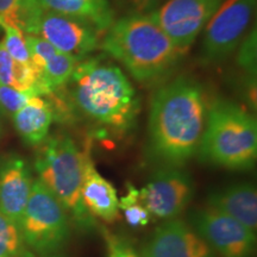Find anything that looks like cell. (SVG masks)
Returning a JSON list of instances; mask_svg holds the SVG:
<instances>
[{"label": "cell", "instance_id": "17", "mask_svg": "<svg viewBox=\"0 0 257 257\" xmlns=\"http://www.w3.org/2000/svg\"><path fill=\"white\" fill-rule=\"evenodd\" d=\"M54 112L49 100L35 95L14 114V124L19 136L29 146H41L48 138Z\"/></svg>", "mask_w": 257, "mask_h": 257}, {"label": "cell", "instance_id": "5", "mask_svg": "<svg viewBox=\"0 0 257 257\" xmlns=\"http://www.w3.org/2000/svg\"><path fill=\"white\" fill-rule=\"evenodd\" d=\"M85 156L86 152L70 137H49L41 144L35 168L38 180L55 195L73 223L80 230L92 232L96 221L81 197Z\"/></svg>", "mask_w": 257, "mask_h": 257}, {"label": "cell", "instance_id": "14", "mask_svg": "<svg viewBox=\"0 0 257 257\" xmlns=\"http://www.w3.org/2000/svg\"><path fill=\"white\" fill-rule=\"evenodd\" d=\"M82 201L93 217L112 223L119 217V198L110 181L98 173L86 150L81 188Z\"/></svg>", "mask_w": 257, "mask_h": 257}, {"label": "cell", "instance_id": "4", "mask_svg": "<svg viewBox=\"0 0 257 257\" xmlns=\"http://www.w3.org/2000/svg\"><path fill=\"white\" fill-rule=\"evenodd\" d=\"M197 155L207 165L231 170L251 169L257 157L255 117L236 102L214 100L208 105Z\"/></svg>", "mask_w": 257, "mask_h": 257}, {"label": "cell", "instance_id": "26", "mask_svg": "<svg viewBox=\"0 0 257 257\" xmlns=\"http://www.w3.org/2000/svg\"><path fill=\"white\" fill-rule=\"evenodd\" d=\"M106 242H107V257H141L136 249L126 239L119 236L107 234Z\"/></svg>", "mask_w": 257, "mask_h": 257}, {"label": "cell", "instance_id": "27", "mask_svg": "<svg viewBox=\"0 0 257 257\" xmlns=\"http://www.w3.org/2000/svg\"><path fill=\"white\" fill-rule=\"evenodd\" d=\"M124 5L131 9V12L147 14V11H153V9L160 4L162 0H119Z\"/></svg>", "mask_w": 257, "mask_h": 257}, {"label": "cell", "instance_id": "2", "mask_svg": "<svg viewBox=\"0 0 257 257\" xmlns=\"http://www.w3.org/2000/svg\"><path fill=\"white\" fill-rule=\"evenodd\" d=\"M74 106L89 120L112 133H128L141 100L126 75L105 57H85L67 83Z\"/></svg>", "mask_w": 257, "mask_h": 257}, {"label": "cell", "instance_id": "21", "mask_svg": "<svg viewBox=\"0 0 257 257\" xmlns=\"http://www.w3.org/2000/svg\"><path fill=\"white\" fill-rule=\"evenodd\" d=\"M126 194L119 199V210L124 212L126 223L131 227H144L150 223L152 214L144 207L140 198V189L126 185Z\"/></svg>", "mask_w": 257, "mask_h": 257}, {"label": "cell", "instance_id": "8", "mask_svg": "<svg viewBox=\"0 0 257 257\" xmlns=\"http://www.w3.org/2000/svg\"><path fill=\"white\" fill-rule=\"evenodd\" d=\"M25 35L43 38L60 53L78 59L88 57L100 46V35L88 24L41 5L28 25Z\"/></svg>", "mask_w": 257, "mask_h": 257}, {"label": "cell", "instance_id": "15", "mask_svg": "<svg viewBox=\"0 0 257 257\" xmlns=\"http://www.w3.org/2000/svg\"><path fill=\"white\" fill-rule=\"evenodd\" d=\"M207 205L238 220L255 232L257 226V191L250 182H239L211 193Z\"/></svg>", "mask_w": 257, "mask_h": 257}, {"label": "cell", "instance_id": "22", "mask_svg": "<svg viewBox=\"0 0 257 257\" xmlns=\"http://www.w3.org/2000/svg\"><path fill=\"white\" fill-rule=\"evenodd\" d=\"M23 243L19 227L0 212V257H30Z\"/></svg>", "mask_w": 257, "mask_h": 257}, {"label": "cell", "instance_id": "28", "mask_svg": "<svg viewBox=\"0 0 257 257\" xmlns=\"http://www.w3.org/2000/svg\"><path fill=\"white\" fill-rule=\"evenodd\" d=\"M43 257H64L62 255H56V253H50V255H44Z\"/></svg>", "mask_w": 257, "mask_h": 257}, {"label": "cell", "instance_id": "1", "mask_svg": "<svg viewBox=\"0 0 257 257\" xmlns=\"http://www.w3.org/2000/svg\"><path fill=\"white\" fill-rule=\"evenodd\" d=\"M208 104L200 83L180 76L161 86L150 104L148 155L160 166L184 167L197 155Z\"/></svg>", "mask_w": 257, "mask_h": 257}, {"label": "cell", "instance_id": "9", "mask_svg": "<svg viewBox=\"0 0 257 257\" xmlns=\"http://www.w3.org/2000/svg\"><path fill=\"white\" fill-rule=\"evenodd\" d=\"M194 194V182L182 167L160 166L140 189V198L152 216L170 220L184 212Z\"/></svg>", "mask_w": 257, "mask_h": 257}, {"label": "cell", "instance_id": "6", "mask_svg": "<svg viewBox=\"0 0 257 257\" xmlns=\"http://www.w3.org/2000/svg\"><path fill=\"white\" fill-rule=\"evenodd\" d=\"M19 230L24 243L42 255L59 251L68 242V214L55 195L40 180L32 184Z\"/></svg>", "mask_w": 257, "mask_h": 257}, {"label": "cell", "instance_id": "19", "mask_svg": "<svg viewBox=\"0 0 257 257\" xmlns=\"http://www.w3.org/2000/svg\"><path fill=\"white\" fill-rule=\"evenodd\" d=\"M0 83L21 92H34L41 96L37 70L35 66L12 59L0 42Z\"/></svg>", "mask_w": 257, "mask_h": 257}, {"label": "cell", "instance_id": "23", "mask_svg": "<svg viewBox=\"0 0 257 257\" xmlns=\"http://www.w3.org/2000/svg\"><path fill=\"white\" fill-rule=\"evenodd\" d=\"M0 28L5 32L3 44H4L5 49L8 50L10 56L12 59H15L17 62L34 66L31 62V57L30 53H29L27 42H25L24 32H22L19 29L11 27V25L6 24L2 21H0Z\"/></svg>", "mask_w": 257, "mask_h": 257}, {"label": "cell", "instance_id": "18", "mask_svg": "<svg viewBox=\"0 0 257 257\" xmlns=\"http://www.w3.org/2000/svg\"><path fill=\"white\" fill-rule=\"evenodd\" d=\"M83 59H78L57 51L37 69L41 96L61 91L67 86L74 70Z\"/></svg>", "mask_w": 257, "mask_h": 257}, {"label": "cell", "instance_id": "24", "mask_svg": "<svg viewBox=\"0 0 257 257\" xmlns=\"http://www.w3.org/2000/svg\"><path fill=\"white\" fill-rule=\"evenodd\" d=\"M256 29H253L248 34L244 40L240 42V48L237 56V62L242 68L250 76V79L255 81L256 79Z\"/></svg>", "mask_w": 257, "mask_h": 257}, {"label": "cell", "instance_id": "7", "mask_svg": "<svg viewBox=\"0 0 257 257\" xmlns=\"http://www.w3.org/2000/svg\"><path fill=\"white\" fill-rule=\"evenodd\" d=\"M257 0H224L205 27L200 60L218 64L229 57L243 40L255 14Z\"/></svg>", "mask_w": 257, "mask_h": 257}, {"label": "cell", "instance_id": "12", "mask_svg": "<svg viewBox=\"0 0 257 257\" xmlns=\"http://www.w3.org/2000/svg\"><path fill=\"white\" fill-rule=\"evenodd\" d=\"M141 257H216V253L192 226L175 218L154 231Z\"/></svg>", "mask_w": 257, "mask_h": 257}, {"label": "cell", "instance_id": "11", "mask_svg": "<svg viewBox=\"0 0 257 257\" xmlns=\"http://www.w3.org/2000/svg\"><path fill=\"white\" fill-rule=\"evenodd\" d=\"M191 224L210 248L223 257H250L255 250L253 231L210 206L193 212Z\"/></svg>", "mask_w": 257, "mask_h": 257}, {"label": "cell", "instance_id": "3", "mask_svg": "<svg viewBox=\"0 0 257 257\" xmlns=\"http://www.w3.org/2000/svg\"><path fill=\"white\" fill-rule=\"evenodd\" d=\"M102 36L99 47L141 83L165 79L186 55L148 12L115 19Z\"/></svg>", "mask_w": 257, "mask_h": 257}, {"label": "cell", "instance_id": "16", "mask_svg": "<svg viewBox=\"0 0 257 257\" xmlns=\"http://www.w3.org/2000/svg\"><path fill=\"white\" fill-rule=\"evenodd\" d=\"M42 8L88 24L100 36L115 21L110 0H36Z\"/></svg>", "mask_w": 257, "mask_h": 257}, {"label": "cell", "instance_id": "10", "mask_svg": "<svg viewBox=\"0 0 257 257\" xmlns=\"http://www.w3.org/2000/svg\"><path fill=\"white\" fill-rule=\"evenodd\" d=\"M224 0H168L148 12L175 46L187 53Z\"/></svg>", "mask_w": 257, "mask_h": 257}, {"label": "cell", "instance_id": "20", "mask_svg": "<svg viewBox=\"0 0 257 257\" xmlns=\"http://www.w3.org/2000/svg\"><path fill=\"white\" fill-rule=\"evenodd\" d=\"M38 8L36 0H0V21L25 32Z\"/></svg>", "mask_w": 257, "mask_h": 257}, {"label": "cell", "instance_id": "25", "mask_svg": "<svg viewBox=\"0 0 257 257\" xmlns=\"http://www.w3.org/2000/svg\"><path fill=\"white\" fill-rule=\"evenodd\" d=\"M35 95L37 94L34 92H21L0 83V108L10 114H15Z\"/></svg>", "mask_w": 257, "mask_h": 257}, {"label": "cell", "instance_id": "13", "mask_svg": "<svg viewBox=\"0 0 257 257\" xmlns=\"http://www.w3.org/2000/svg\"><path fill=\"white\" fill-rule=\"evenodd\" d=\"M27 161L17 155L0 160V212L19 227L32 188Z\"/></svg>", "mask_w": 257, "mask_h": 257}]
</instances>
